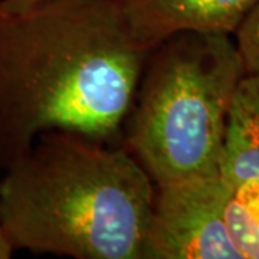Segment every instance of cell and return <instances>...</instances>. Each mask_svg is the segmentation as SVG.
I'll use <instances>...</instances> for the list:
<instances>
[{
	"label": "cell",
	"mask_w": 259,
	"mask_h": 259,
	"mask_svg": "<svg viewBox=\"0 0 259 259\" xmlns=\"http://www.w3.org/2000/svg\"><path fill=\"white\" fill-rule=\"evenodd\" d=\"M146 55L115 0L0 12V168L52 130L121 144Z\"/></svg>",
	"instance_id": "obj_1"
},
{
	"label": "cell",
	"mask_w": 259,
	"mask_h": 259,
	"mask_svg": "<svg viewBox=\"0 0 259 259\" xmlns=\"http://www.w3.org/2000/svg\"><path fill=\"white\" fill-rule=\"evenodd\" d=\"M3 170L0 223L15 249L146 259L156 186L121 144L52 130Z\"/></svg>",
	"instance_id": "obj_2"
},
{
	"label": "cell",
	"mask_w": 259,
	"mask_h": 259,
	"mask_svg": "<svg viewBox=\"0 0 259 259\" xmlns=\"http://www.w3.org/2000/svg\"><path fill=\"white\" fill-rule=\"evenodd\" d=\"M243 75L229 35L180 32L148 51L121 146L154 186L219 176L228 111Z\"/></svg>",
	"instance_id": "obj_3"
},
{
	"label": "cell",
	"mask_w": 259,
	"mask_h": 259,
	"mask_svg": "<svg viewBox=\"0 0 259 259\" xmlns=\"http://www.w3.org/2000/svg\"><path fill=\"white\" fill-rule=\"evenodd\" d=\"M232 193L221 176L156 186L146 259H242L228 228Z\"/></svg>",
	"instance_id": "obj_4"
},
{
	"label": "cell",
	"mask_w": 259,
	"mask_h": 259,
	"mask_svg": "<svg viewBox=\"0 0 259 259\" xmlns=\"http://www.w3.org/2000/svg\"><path fill=\"white\" fill-rule=\"evenodd\" d=\"M259 0H115L130 37L141 51L180 32L235 35Z\"/></svg>",
	"instance_id": "obj_5"
},
{
	"label": "cell",
	"mask_w": 259,
	"mask_h": 259,
	"mask_svg": "<svg viewBox=\"0 0 259 259\" xmlns=\"http://www.w3.org/2000/svg\"><path fill=\"white\" fill-rule=\"evenodd\" d=\"M219 176L232 189L259 182V75H243L232 97Z\"/></svg>",
	"instance_id": "obj_6"
},
{
	"label": "cell",
	"mask_w": 259,
	"mask_h": 259,
	"mask_svg": "<svg viewBox=\"0 0 259 259\" xmlns=\"http://www.w3.org/2000/svg\"><path fill=\"white\" fill-rule=\"evenodd\" d=\"M228 228L242 259H259V182L233 189Z\"/></svg>",
	"instance_id": "obj_7"
},
{
	"label": "cell",
	"mask_w": 259,
	"mask_h": 259,
	"mask_svg": "<svg viewBox=\"0 0 259 259\" xmlns=\"http://www.w3.org/2000/svg\"><path fill=\"white\" fill-rule=\"evenodd\" d=\"M245 74L259 75V2L235 32Z\"/></svg>",
	"instance_id": "obj_8"
},
{
	"label": "cell",
	"mask_w": 259,
	"mask_h": 259,
	"mask_svg": "<svg viewBox=\"0 0 259 259\" xmlns=\"http://www.w3.org/2000/svg\"><path fill=\"white\" fill-rule=\"evenodd\" d=\"M42 0H0V12L6 13H16L30 9Z\"/></svg>",
	"instance_id": "obj_9"
},
{
	"label": "cell",
	"mask_w": 259,
	"mask_h": 259,
	"mask_svg": "<svg viewBox=\"0 0 259 259\" xmlns=\"http://www.w3.org/2000/svg\"><path fill=\"white\" fill-rule=\"evenodd\" d=\"M15 250L16 249H15L13 243L10 242L8 233H6V231L3 229V226L0 223V259L12 258Z\"/></svg>",
	"instance_id": "obj_10"
}]
</instances>
